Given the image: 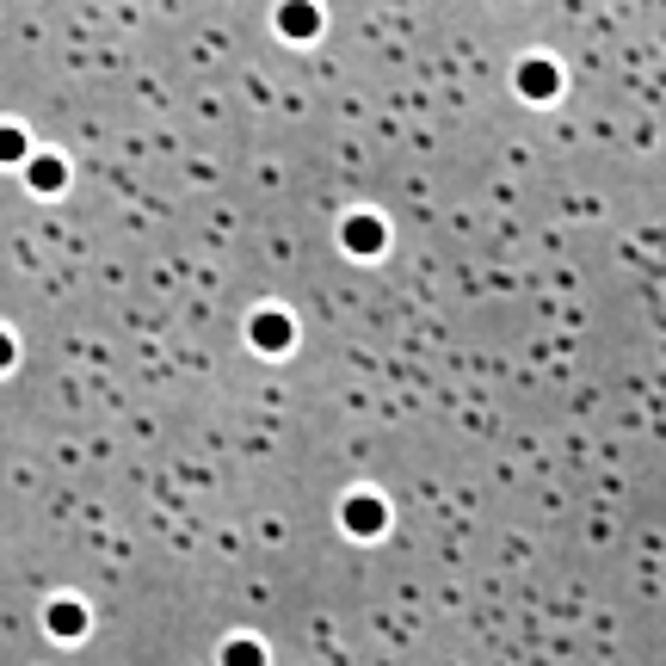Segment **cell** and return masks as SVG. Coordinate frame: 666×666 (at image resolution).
<instances>
[{
  "label": "cell",
  "instance_id": "6da1fadb",
  "mask_svg": "<svg viewBox=\"0 0 666 666\" xmlns=\"http://www.w3.org/2000/svg\"><path fill=\"white\" fill-rule=\"evenodd\" d=\"M284 31H315V13H309V7H290V13H284Z\"/></svg>",
  "mask_w": 666,
  "mask_h": 666
}]
</instances>
